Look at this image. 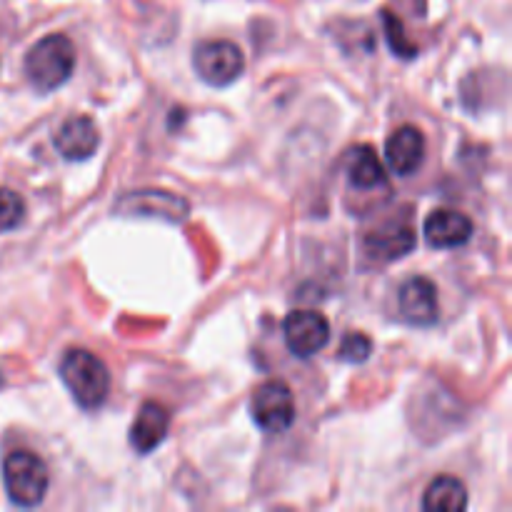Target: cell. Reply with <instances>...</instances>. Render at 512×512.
<instances>
[{"label":"cell","mask_w":512,"mask_h":512,"mask_svg":"<svg viewBox=\"0 0 512 512\" xmlns=\"http://www.w3.org/2000/svg\"><path fill=\"white\" fill-rule=\"evenodd\" d=\"M60 378L83 410H98L108 400L110 373L103 360L88 350H68L60 360Z\"/></svg>","instance_id":"obj_2"},{"label":"cell","mask_w":512,"mask_h":512,"mask_svg":"<svg viewBox=\"0 0 512 512\" xmlns=\"http://www.w3.org/2000/svg\"><path fill=\"white\" fill-rule=\"evenodd\" d=\"M170 430V413L163 403L158 400H148V403L140 405L138 415H135V423L130 428V445H133L135 453L148 455L168 438Z\"/></svg>","instance_id":"obj_11"},{"label":"cell","mask_w":512,"mask_h":512,"mask_svg":"<svg viewBox=\"0 0 512 512\" xmlns=\"http://www.w3.org/2000/svg\"><path fill=\"white\" fill-rule=\"evenodd\" d=\"M473 238V220L458 210H435L425 220V240L438 250L463 248Z\"/></svg>","instance_id":"obj_10"},{"label":"cell","mask_w":512,"mask_h":512,"mask_svg":"<svg viewBox=\"0 0 512 512\" xmlns=\"http://www.w3.org/2000/svg\"><path fill=\"white\" fill-rule=\"evenodd\" d=\"M365 245H368V253L380 263L405 258L415 248V228L408 220H393V223H385L383 228H375L365 238Z\"/></svg>","instance_id":"obj_13"},{"label":"cell","mask_w":512,"mask_h":512,"mask_svg":"<svg viewBox=\"0 0 512 512\" xmlns=\"http://www.w3.org/2000/svg\"><path fill=\"white\" fill-rule=\"evenodd\" d=\"M250 415L255 425L270 435H283L295 423L293 390L283 380H265L250 398Z\"/></svg>","instance_id":"obj_5"},{"label":"cell","mask_w":512,"mask_h":512,"mask_svg":"<svg viewBox=\"0 0 512 512\" xmlns=\"http://www.w3.org/2000/svg\"><path fill=\"white\" fill-rule=\"evenodd\" d=\"M370 353H373V340L363 333L345 335L338 348V358L345 360V363H365Z\"/></svg>","instance_id":"obj_17"},{"label":"cell","mask_w":512,"mask_h":512,"mask_svg":"<svg viewBox=\"0 0 512 512\" xmlns=\"http://www.w3.org/2000/svg\"><path fill=\"white\" fill-rule=\"evenodd\" d=\"M193 68L203 83L228 88L243 75L245 55L230 40H203L193 50Z\"/></svg>","instance_id":"obj_4"},{"label":"cell","mask_w":512,"mask_h":512,"mask_svg":"<svg viewBox=\"0 0 512 512\" xmlns=\"http://www.w3.org/2000/svg\"><path fill=\"white\" fill-rule=\"evenodd\" d=\"M423 508L430 512H463L468 508V488L453 475H440L425 490Z\"/></svg>","instance_id":"obj_14"},{"label":"cell","mask_w":512,"mask_h":512,"mask_svg":"<svg viewBox=\"0 0 512 512\" xmlns=\"http://www.w3.org/2000/svg\"><path fill=\"white\" fill-rule=\"evenodd\" d=\"M385 155L398 175H413L418 173L420 165L425 160V138L415 125H400L385 143Z\"/></svg>","instance_id":"obj_12"},{"label":"cell","mask_w":512,"mask_h":512,"mask_svg":"<svg viewBox=\"0 0 512 512\" xmlns=\"http://www.w3.org/2000/svg\"><path fill=\"white\" fill-rule=\"evenodd\" d=\"M25 218V200L15 190L0 188V233L15 230Z\"/></svg>","instance_id":"obj_16"},{"label":"cell","mask_w":512,"mask_h":512,"mask_svg":"<svg viewBox=\"0 0 512 512\" xmlns=\"http://www.w3.org/2000/svg\"><path fill=\"white\" fill-rule=\"evenodd\" d=\"M383 20H385V33H388L390 50H393L395 55H400V58H415L418 53H415V45L403 35L405 33L403 23H400L393 13H388V10L383 13Z\"/></svg>","instance_id":"obj_18"},{"label":"cell","mask_w":512,"mask_h":512,"mask_svg":"<svg viewBox=\"0 0 512 512\" xmlns=\"http://www.w3.org/2000/svg\"><path fill=\"white\" fill-rule=\"evenodd\" d=\"M53 145L65 160H88L100 145L98 125L88 115H73L53 135Z\"/></svg>","instance_id":"obj_8"},{"label":"cell","mask_w":512,"mask_h":512,"mask_svg":"<svg viewBox=\"0 0 512 512\" xmlns=\"http://www.w3.org/2000/svg\"><path fill=\"white\" fill-rule=\"evenodd\" d=\"M190 213V205L183 195L168 193V190H135L125 193L115 203V215H128V218H153L165 223H178Z\"/></svg>","instance_id":"obj_6"},{"label":"cell","mask_w":512,"mask_h":512,"mask_svg":"<svg viewBox=\"0 0 512 512\" xmlns=\"http://www.w3.org/2000/svg\"><path fill=\"white\" fill-rule=\"evenodd\" d=\"M75 70V48L65 35L40 38L25 55V75L38 93H53L70 80Z\"/></svg>","instance_id":"obj_1"},{"label":"cell","mask_w":512,"mask_h":512,"mask_svg":"<svg viewBox=\"0 0 512 512\" xmlns=\"http://www.w3.org/2000/svg\"><path fill=\"white\" fill-rule=\"evenodd\" d=\"M283 330L290 353L298 355V358H313L330 340L328 318L315 313V310H293L285 318Z\"/></svg>","instance_id":"obj_7"},{"label":"cell","mask_w":512,"mask_h":512,"mask_svg":"<svg viewBox=\"0 0 512 512\" xmlns=\"http://www.w3.org/2000/svg\"><path fill=\"white\" fill-rule=\"evenodd\" d=\"M398 308L405 323L430 328L438 320V288L428 278H413L400 288Z\"/></svg>","instance_id":"obj_9"},{"label":"cell","mask_w":512,"mask_h":512,"mask_svg":"<svg viewBox=\"0 0 512 512\" xmlns=\"http://www.w3.org/2000/svg\"><path fill=\"white\" fill-rule=\"evenodd\" d=\"M348 180L358 190H373L388 180L378 153L370 145H358L348 155Z\"/></svg>","instance_id":"obj_15"},{"label":"cell","mask_w":512,"mask_h":512,"mask_svg":"<svg viewBox=\"0 0 512 512\" xmlns=\"http://www.w3.org/2000/svg\"><path fill=\"white\" fill-rule=\"evenodd\" d=\"M3 483L10 503L18 508H35L48 493V465L30 450H13L3 460Z\"/></svg>","instance_id":"obj_3"}]
</instances>
